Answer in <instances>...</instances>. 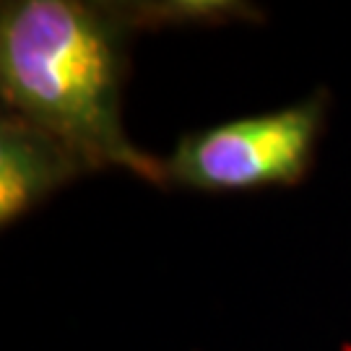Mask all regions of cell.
Masks as SVG:
<instances>
[{
  "instance_id": "cell-1",
  "label": "cell",
  "mask_w": 351,
  "mask_h": 351,
  "mask_svg": "<svg viewBox=\"0 0 351 351\" xmlns=\"http://www.w3.org/2000/svg\"><path fill=\"white\" fill-rule=\"evenodd\" d=\"M136 5L16 0L0 13V88L5 112L58 138L84 169L123 167L164 185L167 164L128 141L123 81Z\"/></svg>"
},
{
  "instance_id": "cell-2",
  "label": "cell",
  "mask_w": 351,
  "mask_h": 351,
  "mask_svg": "<svg viewBox=\"0 0 351 351\" xmlns=\"http://www.w3.org/2000/svg\"><path fill=\"white\" fill-rule=\"evenodd\" d=\"M323 117L326 99L317 94L284 110L190 133L164 162L167 177L208 193L297 185L313 164Z\"/></svg>"
},
{
  "instance_id": "cell-3",
  "label": "cell",
  "mask_w": 351,
  "mask_h": 351,
  "mask_svg": "<svg viewBox=\"0 0 351 351\" xmlns=\"http://www.w3.org/2000/svg\"><path fill=\"white\" fill-rule=\"evenodd\" d=\"M84 169L58 138L13 112L0 123V224L11 226Z\"/></svg>"
}]
</instances>
